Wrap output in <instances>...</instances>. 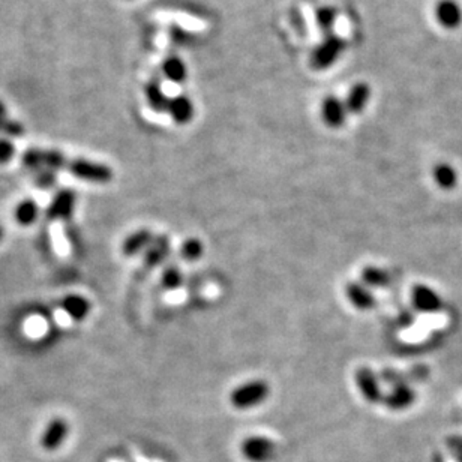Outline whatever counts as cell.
<instances>
[{"label": "cell", "mask_w": 462, "mask_h": 462, "mask_svg": "<svg viewBox=\"0 0 462 462\" xmlns=\"http://www.w3.org/2000/svg\"><path fill=\"white\" fill-rule=\"evenodd\" d=\"M270 396V386L264 380H251L231 390L230 404L236 410H251L266 403Z\"/></svg>", "instance_id": "obj_1"}, {"label": "cell", "mask_w": 462, "mask_h": 462, "mask_svg": "<svg viewBox=\"0 0 462 462\" xmlns=\"http://www.w3.org/2000/svg\"><path fill=\"white\" fill-rule=\"evenodd\" d=\"M66 170L80 181L92 183H109L113 181V170L105 164L93 163L91 159L74 158L69 159Z\"/></svg>", "instance_id": "obj_2"}, {"label": "cell", "mask_w": 462, "mask_h": 462, "mask_svg": "<svg viewBox=\"0 0 462 462\" xmlns=\"http://www.w3.org/2000/svg\"><path fill=\"white\" fill-rule=\"evenodd\" d=\"M344 48L345 41L341 37H338L335 33L327 35L324 41L317 48H314L313 55H311V66L317 71L331 68L340 59Z\"/></svg>", "instance_id": "obj_3"}, {"label": "cell", "mask_w": 462, "mask_h": 462, "mask_svg": "<svg viewBox=\"0 0 462 462\" xmlns=\"http://www.w3.org/2000/svg\"><path fill=\"white\" fill-rule=\"evenodd\" d=\"M241 452L248 462H272L277 456V446L268 437L251 435L242 441Z\"/></svg>", "instance_id": "obj_4"}, {"label": "cell", "mask_w": 462, "mask_h": 462, "mask_svg": "<svg viewBox=\"0 0 462 462\" xmlns=\"http://www.w3.org/2000/svg\"><path fill=\"white\" fill-rule=\"evenodd\" d=\"M356 386L359 389L360 395L367 399L371 404H377L383 399V394H381L380 381L374 371L371 368H359L356 371Z\"/></svg>", "instance_id": "obj_5"}, {"label": "cell", "mask_w": 462, "mask_h": 462, "mask_svg": "<svg viewBox=\"0 0 462 462\" xmlns=\"http://www.w3.org/2000/svg\"><path fill=\"white\" fill-rule=\"evenodd\" d=\"M75 201H77V195L74 191H71V190L59 191L47 209V218L53 221L68 219L71 215H73Z\"/></svg>", "instance_id": "obj_6"}, {"label": "cell", "mask_w": 462, "mask_h": 462, "mask_svg": "<svg viewBox=\"0 0 462 462\" xmlns=\"http://www.w3.org/2000/svg\"><path fill=\"white\" fill-rule=\"evenodd\" d=\"M345 104L336 96H326L322 104V119L329 128H341L346 119Z\"/></svg>", "instance_id": "obj_7"}, {"label": "cell", "mask_w": 462, "mask_h": 462, "mask_svg": "<svg viewBox=\"0 0 462 462\" xmlns=\"http://www.w3.org/2000/svg\"><path fill=\"white\" fill-rule=\"evenodd\" d=\"M170 254V239L165 234L155 236L152 243L143 252V264L147 269H155L161 266Z\"/></svg>", "instance_id": "obj_8"}, {"label": "cell", "mask_w": 462, "mask_h": 462, "mask_svg": "<svg viewBox=\"0 0 462 462\" xmlns=\"http://www.w3.org/2000/svg\"><path fill=\"white\" fill-rule=\"evenodd\" d=\"M345 296L350 304L359 311H369L376 306V297L362 282L351 281L345 286Z\"/></svg>", "instance_id": "obj_9"}, {"label": "cell", "mask_w": 462, "mask_h": 462, "mask_svg": "<svg viewBox=\"0 0 462 462\" xmlns=\"http://www.w3.org/2000/svg\"><path fill=\"white\" fill-rule=\"evenodd\" d=\"M68 432H69V425L65 419H60V417H57V419L51 421L47 426V429L44 431L42 440H41L42 447L47 450L59 449L62 444L65 443L68 437Z\"/></svg>", "instance_id": "obj_10"}, {"label": "cell", "mask_w": 462, "mask_h": 462, "mask_svg": "<svg viewBox=\"0 0 462 462\" xmlns=\"http://www.w3.org/2000/svg\"><path fill=\"white\" fill-rule=\"evenodd\" d=\"M154 237L155 236L152 233V230L149 228L136 230L134 233H131L125 241L122 242V254L131 259V257H136L137 254L145 252L147 250V246L152 243Z\"/></svg>", "instance_id": "obj_11"}, {"label": "cell", "mask_w": 462, "mask_h": 462, "mask_svg": "<svg viewBox=\"0 0 462 462\" xmlns=\"http://www.w3.org/2000/svg\"><path fill=\"white\" fill-rule=\"evenodd\" d=\"M167 113L177 123V125H186L194 118V105L186 95H179L170 98L167 107Z\"/></svg>", "instance_id": "obj_12"}, {"label": "cell", "mask_w": 462, "mask_h": 462, "mask_svg": "<svg viewBox=\"0 0 462 462\" xmlns=\"http://www.w3.org/2000/svg\"><path fill=\"white\" fill-rule=\"evenodd\" d=\"M413 305L421 313H437L441 308V299L434 290L417 286L412 293Z\"/></svg>", "instance_id": "obj_13"}, {"label": "cell", "mask_w": 462, "mask_h": 462, "mask_svg": "<svg viewBox=\"0 0 462 462\" xmlns=\"http://www.w3.org/2000/svg\"><path fill=\"white\" fill-rule=\"evenodd\" d=\"M435 14L438 23L447 29H455L462 23V10L455 0H441Z\"/></svg>", "instance_id": "obj_14"}, {"label": "cell", "mask_w": 462, "mask_h": 462, "mask_svg": "<svg viewBox=\"0 0 462 462\" xmlns=\"http://www.w3.org/2000/svg\"><path fill=\"white\" fill-rule=\"evenodd\" d=\"M62 309L74 320V322H83L91 314V302L80 295H68L62 300Z\"/></svg>", "instance_id": "obj_15"}, {"label": "cell", "mask_w": 462, "mask_h": 462, "mask_svg": "<svg viewBox=\"0 0 462 462\" xmlns=\"http://www.w3.org/2000/svg\"><path fill=\"white\" fill-rule=\"evenodd\" d=\"M371 96V89L367 83H358L354 84L345 100V109L351 114H359L363 109H365Z\"/></svg>", "instance_id": "obj_16"}, {"label": "cell", "mask_w": 462, "mask_h": 462, "mask_svg": "<svg viewBox=\"0 0 462 462\" xmlns=\"http://www.w3.org/2000/svg\"><path fill=\"white\" fill-rule=\"evenodd\" d=\"M413 401H414V392L403 383L396 385L392 389V392L385 398V404L386 407L390 408V410H404V408H407Z\"/></svg>", "instance_id": "obj_17"}, {"label": "cell", "mask_w": 462, "mask_h": 462, "mask_svg": "<svg viewBox=\"0 0 462 462\" xmlns=\"http://www.w3.org/2000/svg\"><path fill=\"white\" fill-rule=\"evenodd\" d=\"M145 93H146V100L150 109L156 113H164L167 111V107H168V101H170V98H168L164 91L161 89V84L158 82H150L146 84L145 89Z\"/></svg>", "instance_id": "obj_18"}, {"label": "cell", "mask_w": 462, "mask_h": 462, "mask_svg": "<svg viewBox=\"0 0 462 462\" xmlns=\"http://www.w3.org/2000/svg\"><path fill=\"white\" fill-rule=\"evenodd\" d=\"M360 279L363 286L372 288L387 287L390 281L389 273L381 268H376V266H367V268H363L360 272Z\"/></svg>", "instance_id": "obj_19"}, {"label": "cell", "mask_w": 462, "mask_h": 462, "mask_svg": "<svg viewBox=\"0 0 462 462\" xmlns=\"http://www.w3.org/2000/svg\"><path fill=\"white\" fill-rule=\"evenodd\" d=\"M163 71L165 77L173 83H183L186 80V66L177 56H170L165 59Z\"/></svg>", "instance_id": "obj_20"}, {"label": "cell", "mask_w": 462, "mask_h": 462, "mask_svg": "<svg viewBox=\"0 0 462 462\" xmlns=\"http://www.w3.org/2000/svg\"><path fill=\"white\" fill-rule=\"evenodd\" d=\"M203 254H204V245L198 237H188L181 245V259L185 261L188 263L198 261Z\"/></svg>", "instance_id": "obj_21"}, {"label": "cell", "mask_w": 462, "mask_h": 462, "mask_svg": "<svg viewBox=\"0 0 462 462\" xmlns=\"http://www.w3.org/2000/svg\"><path fill=\"white\" fill-rule=\"evenodd\" d=\"M434 179L443 190L455 188L458 182L456 172L449 164H440L434 168Z\"/></svg>", "instance_id": "obj_22"}, {"label": "cell", "mask_w": 462, "mask_h": 462, "mask_svg": "<svg viewBox=\"0 0 462 462\" xmlns=\"http://www.w3.org/2000/svg\"><path fill=\"white\" fill-rule=\"evenodd\" d=\"M39 215V207L38 204L32 200H26L19 204V207L15 209V218L20 222L21 225H30L37 221Z\"/></svg>", "instance_id": "obj_23"}, {"label": "cell", "mask_w": 462, "mask_h": 462, "mask_svg": "<svg viewBox=\"0 0 462 462\" xmlns=\"http://www.w3.org/2000/svg\"><path fill=\"white\" fill-rule=\"evenodd\" d=\"M183 284V275L181 269L176 264L167 266V268L161 273V286L167 291H174L181 288Z\"/></svg>", "instance_id": "obj_24"}, {"label": "cell", "mask_w": 462, "mask_h": 462, "mask_svg": "<svg viewBox=\"0 0 462 462\" xmlns=\"http://www.w3.org/2000/svg\"><path fill=\"white\" fill-rule=\"evenodd\" d=\"M315 19H317V24H318L320 30H322L327 37V35L332 33L333 24L336 21V10L332 6L318 8L317 14H315Z\"/></svg>", "instance_id": "obj_25"}, {"label": "cell", "mask_w": 462, "mask_h": 462, "mask_svg": "<svg viewBox=\"0 0 462 462\" xmlns=\"http://www.w3.org/2000/svg\"><path fill=\"white\" fill-rule=\"evenodd\" d=\"M0 134L11 138H19L24 134V127L20 122L6 118V115H0Z\"/></svg>", "instance_id": "obj_26"}, {"label": "cell", "mask_w": 462, "mask_h": 462, "mask_svg": "<svg viewBox=\"0 0 462 462\" xmlns=\"http://www.w3.org/2000/svg\"><path fill=\"white\" fill-rule=\"evenodd\" d=\"M15 155V146L11 140L0 138V164L10 163Z\"/></svg>", "instance_id": "obj_27"}, {"label": "cell", "mask_w": 462, "mask_h": 462, "mask_svg": "<svg viewBox=\"0 0 462 462\" xmlns=\"http://www.w3.org/2000/svg\"><path fill=\"white\" fill-rule=\"evenodd\" d=\"M35 179L41 188H50L56 183V173L51 170H37L35 172Z\"/></svg>", "instance_id": "obj_28"}, {"label": "cell", "mask_w": 462, "mask_h": 462, "mask_svg": "<svg viewBox=\"0 0 462 462\" xmlns=\"http://www.w3.org/2000/svg\"><path fill=\"white\" fill-rule=\"evenodd\" d=\"M0 115H6V105L0 101Z\"/></svg>", "instance_id": "obj_29"}, {"label": "cell", "mask_w": 462, "mask_h": 462, "mask_svg": "<svg viewBox=\"0 0 462 462\" xmlns=\"http://www.w3.org/2000/svg\"><path fill=\"white\" fill-rule=\"evenodd\" d=\"M3 237V230H2V227H0V239H2Z\"/></svg>", "instance_id": "obj_30"}]
</instances>
